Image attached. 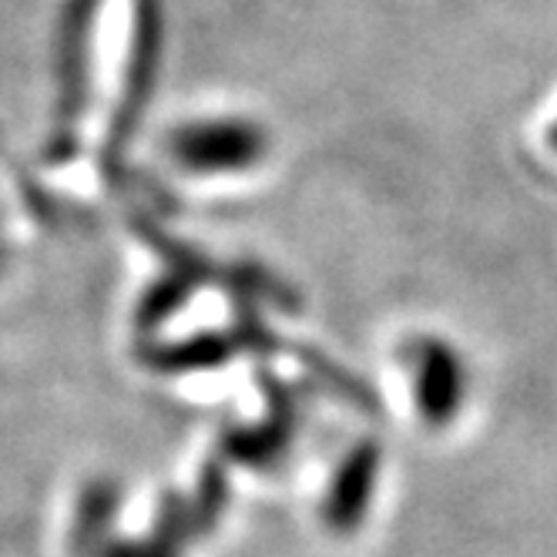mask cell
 Segmentation results:
<instances>
[{
  "mask_svg": "<svg viewBox=\"0 0 557 557\" xmlns=\"http://www.w3.org/2000/svg\"><path fill=\"white\" fill-rule=\"evenodd\" d=\"M410 370H413V393L417 410L430 426H447L460 417L470 373L457 346L426 336L410 346Z\"/></svg>",
  "mask_w": 557,
  "mask_h": 557,
  "instance_id": "1",
  "label": "cell"
},
{
  "mask_svg": "<svg viewBox=\"0 0 557 557\" xmlns=\"http://www.w3.org/2000/svg\"><path fill=\"white\" fill-rule=\"evenodd\" d=\"M178 162L195 172H238L256 162L262 151V138L235 122H206L182 132L175 138Z\"/></svg>",
  "mask_w": 557,
  "mask_h": 557,
  "instance_id": "2",
  "label": "cell"
},
{
  "mask_svg": "<svg viewBox=\"0 0 557 557\" xmlns=\"http://www.w3.org/2000/svg\"><path fill=\"white\" fill-rule=\"evenodd\" d=\"M376 450H360L352 457V463L346 467L343 481L333 494V504H330V517L336 521V528H356L363 521V510L370 504V494H373V484H376Z\"/></svg>",
  "mask_w": 557,
  "mask_h": 557,
  "instance_id": "3",
  "label": "cell"
},
{
  "mask_svg": "<svg viewBox=\"0 0 557 557\" xmlns=\"http://www.w3.org/2000/svg\"><path fill=\"white\" fill-rule=\"evenodd\" d=\"M547 145L557 151V122H554V125H550V132H547Z\"/></svg>",
  "mask_w": 557,
  "mask_h": 557,
  "instance_id": "4",
  "label": "cell"
}]
</instances>
